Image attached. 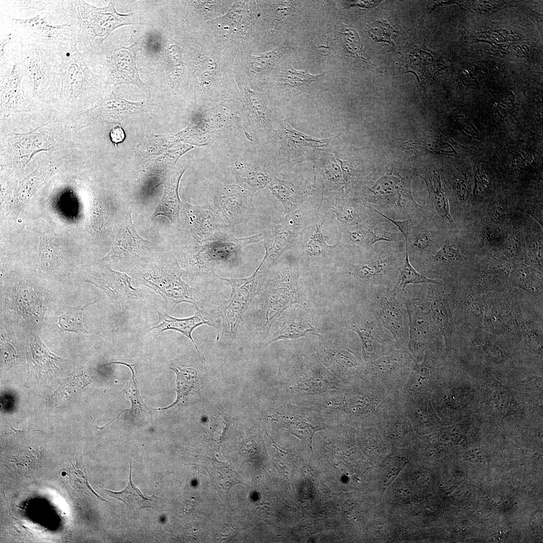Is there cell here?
<instances>
[{"mask_svg": "<svg viewBox=\"0 0 543 543\" xmlns=\"http://www.w3.org/2000/svg\"><path fill=\"white\" fill-rule=\"evenodd\" d=\"M63 4L75 17L77 25L76 43L84 56L98 52L116 29L137 23L134 13L119 14L112 1L102 8L94 7L82 0L63 1Z\"/></svg>", "mask_w": 543, "mask_h": 543, "instance_id": "obj_1", "label": "cell"}, {"mask_svg": "<svg viewBox=\"0 0 543 543\" xmlns=\"http://www.w3.org/2000/svg\"><path fill=\"white\" fill-rule=\"evenodd\" d=\"M57 50L60 57L58 75L61 80L60 97L63 105L79 106L106 85L101 76L89 68L76 40L60 45Z\"/></svg>", "mask_w": 543, "mask_h": 543, "instance_id": "obj_2", "label": "cell"}, {"mask_svg": "<svg viewBox=\"0 0 543 543\" xmlns=\"http://www.w3.org/2000/svg\"><path fill=\"white\" fill-rule=\"evenodd\" d=\"M183 275L176 258L169 255L148 263L137 274L136 279L139 284L159 295L169 308L186 302L194 305L198 309L195 290L182 280Z\"/></svg>", "mask_w": 543, "mask_h": 543, "instance_id": "obj_3", "label": "cell"}, {"mask_svg": "<svg viewBox=\"0 0 543 543\" xmlns=\"http://www.w3.org/2000/svg\"><path fill=\"white\" fill-rule=\"evenodd\" d=\"M17 50L25 70V83L28 91L31 89L33 96L42 101L56 93L60 61L57 49L26 45L19 40Z\"/></svg>", "mask_w": 543, "mask_h": 543, "instance_id": "obj_4", "label": "cell"}, {"mask_svg": "<svg viewBox=\"0 0 543 543\" xmlns=\"http://www.w3.org/2000/svg\"><path fill=\"white\" fill-rule=\"evenodd\" d=\"M0 15L1 22L8 26L19 40L26 45L57 50L60 45L76 39L77 25L72 13L68 14V22L61 25L50 24L40 16L16 19Z\"/></svg>", "mask_w": 543, "mask_h": 543, "instance_id": "obj_5", "label": "cell"}, {"mask_svg": "<svg viewBox=\"0 0 543 543\" xmlns=\"http://www.w3.org/2000/svg\"><path fill=\"white\" fill-rule=\"evenodd\" d=\"M140 49L137 43L119 48H103L97 53L84 56L97 63L99 75L106 85L125 83L143 88L136 64V55Z\"/></svg>", "mask_w": 543, "mask_h": 543, "instance_id": "obj_6", "label": "cell"}, {"mask_svg": "<svg viewBox=\"0 0 543 543\" xmlns=\"http://www.w3.org/2000/svg\"><path fill=\"white\" fill-rule=\"evenodd\" d=\"M85 281L104 292L110 301L111 313L118 316L144 304L147 299L140 289L132 287L131 277L109 266L104 267L101 278L89 275Z\"/></svg>", "mask_w": 543, "mask_h": 543, "instance_id": "obj_7", "label": "cell"}, {"mask_svg": "<svg viewBox=\"0 0 543 543\" xmlns=\"http://www.w3.org/2000/svg\"><path fill=\"white\" fill-rule=\"evenodd\" d=\"M260 233L244 238H236L225 232L211 240L198 245L196 264L200 268L213 273L216 263L236 261L241 249L248 244L259 242Z\"/></svg>", "mask_w": 543, "mask_h": 543, "instance_id": "obj_8", "label": "cell"}, {"mask_svg": "<svg viewBox=\"0 0 543 543\" xmlns=\"http://www.w3.org/2000/svg\"><path fill=\"white\" fill-rule=\"evenodd\" d=\"M253 195L237 184H219L213 198L214 209L226 224L234 226L249 218Z\"/></svg>", "mask_w": 543, "mask_h": 543, "instance_id": "obj_9", "label": "cell"}, {"mask_svg": "<svg viewBox=\"0 0 543 543\" xmlns=\"http://www.w3.org/2000/svg\"><path fill=\"white\" fill-rule=\"evenodd\" d=\"M265 270L259 265L254 273L246 278L224 279L219 277L229 283L232 288L228 304L222 315L229 335L233 336L236 334L242 315L256 292L259 280Z\"/></svg>", "mask_w": 543, "mask_h": 543, "instance_id": "obj_10", "label": "cell"}, {"mask_svg": "<svg viewBox=\"0 0 543 543\" xmlns=\"http://www.w3.org/2000/svg\"><path fill=\"white\" fill-rule=\"evenodd\" d=\"M1 14L16 19L31 18L40 16L53 25H61L68 21L63 1H1Z\"/></svg>", "mask_w": 543, "mask_h": 543, "instance_id": "obj_11", "label": "cell"}, {"mask_svg": "<svg viewBox=\"0 0 543 543\" xmlns=\"http://www.w3.org/2000/svg\"><path fill=\"white\" fill-rule=\"evenodd\" d=\"M7 301L9 307L20 315L33 328H42L47 309L46 302L35 288L18 283L8 294Z\"/></svg>", "mask_w": 543, "mask_h": 543, "instance_id": "obj_12", "label": "cell"}, {"mask_svg": "<svg viewBox=\"0 0 543 543\" xmlns=\"http://www.w3.org/2000/svg\"><path fill=\"white\" fill-rule=\"evenodd\" d=\"M287 407L281 416L283 425L312 450L314 435L327 429L328 424L320 414L308 406L290 404Z\"/></svg>", "mask_w": 543, "mask_h": 543, "instance_id": "obj_13", "label": "cell"}, {"mask_svg": "<svg viewBox=\"0 0 543 543\" xmlns=\"http://www.w3.org/2000/svg\"><path fill=\"white\" fill-rule=\"evenodd\" d=\"M192 235L198 245L211 240L230 227L217 211L209 205L194 206L183 203V207Z\"/></svg>", "mask_w": 543, "mask_h": 543, "instance_id": "obj_14", "label": "cell"}, {"mask_svg": "<svg viewBox=\"0 0 543 543\" xmlns=\"http://www.w3.org/2000/svg\"><path fill=\"white\" fill-rule=\"evenodd\" d=\"M302 232L284 217L260 233V238H262L265 250L262 259L265 265L269 267L286 250L293 248Z\"/></svg>", "mask_w": 543, "mask_h": 543, "instance_id": "obj_15", "label": "cell"}, {"mask_svg": "<svg viewBox=\"0 0 543 543\" xmlns=\"http://www.w3.org/2000/svg\"><path fill=\"white\" fill-rule=\"evenodd\" d=\"M149 242L143 239L136 231L132 222L131 213L125 212V216L118 231L111 251L100 261L129 260L140 258L145 253Z\"/></svg>", "mask_w": 543, "mask_h": 543, "instance_id": "obj_16", "label": "cell"}, {"mask_svg": "<svg viewBox=\"0 0 543 543\" xmlns=\"http://www.w3.org/2000/svg\"><path fill=\"white\" fill-rule=\"evenodd\" d=\"M333 138L320 139L313 137L293 128L288 123L283 122L276 131L275 141L284 153L290 157L303 152L313 155V159L320 152L328 148L334 141ZM312 159V160H313Z\"/></svg>", "mask_w": 543, "mask_h": 543, "instance_id": "obj_17", "label": "cell"}, {"mask_svg": "<svg viewBox=\"0 0 543 543\" xmlns=\"http://www.w3.org/2000/svg\"><path fill=\"white\" fill-rule=\"evenodd\" d=\"M155 309L158 315V319L156 322L151 324L148 331L153 334L160 333L169 330H174L181 333L192 341L197 349L199 358L201 359H204L192 338V333L193 330L198 326L202 324L211 325L210 323L205 320L198 311L193 316L187 318L178 319L170 316L164 311H160L156 308Z\"/></svg>", "mask_w": 543, "mask_h": 543, "instance_id": "obj_18", "label": "cell"}, {"mask_svg": "<svg viewBox=\"0 0 543 543\" xmlns=\"http://www.w3.org/2000/svg\"><path fill=\"white\" fill-rule=\"evenodd\" d=\"M236 184L254 195L267 188L276 176L272 167L262 164H244L237 162L233 168Z\"/></svg>", "mask_w": 543, "mask_h": 543, "instance_id": "obj_19", "label": "cell"}, {"mask_svg": "<svg viewBox=\"0 0 543 543\" xmlns=\"http://www.w3.org/2000/svg\"><path fill=\"white\" fill-rule=\"evenodd\" d=\"M312 161L315 182L321 184L323 192L335 191L345 185L341 168L333 154L321 151Z\"/></svg>", "mask_w": 543, "mask_h": 543, "instance_id": "obj_20", "label": "cell"}, {"mask_svg": "<svg viewBox=\"0 0 543 543\" xmlns=\"http://www.w3.org/2000/svg\"><path fill=\"white\" fill-rule=\"evenodd\" d=\"M267 188L283 205L285 215L291 213L307 196L310 195L311 191L309 186L282 180L276 176Z\"/></svg>", "mask_w": 543, "mask_h": 543, "instance_id": "obj_21", "label": "cell"}, {"mask_svg": "<svg viewBox=\"0 0 543 543\" xmlns=\"http://www.w3.org/2000/svg\"><path fill=\"white\" fill-rule=\"evenodd\" d=\"M132 466L130 470L128 485L122 491L114 492L103 489L106 494L112 498L122 501L126 506L129 512L135 517H139V511L145 508L156 509L159 508L161 498L152 495L145 496L133 484L131 478Z\"/></svg>", "mask_w": 543, "mask_h": 543, "instance_id": "obj_22", "label": "cell"}, {"mask_svg": "<svg viewBox=\"0 0 543 543\" xmlns=\"http://www.w3.org/2000/svg\"><path fill=\"white\" fill-rule=\"evenodd\" d=\"M185 170V169L178 170L165 184L164 195L151 217V221H153L158 216L166 217L173 224L179 221L183 203L179 197L178 189L180 178Z\"/></svg>", "mask_w": 543, "mask_h": 543, "instance_id": "obj_23", "label": "cell"}, {"mask_svg": "<svg viewBox=\"0 0 543 543\" xmlns=\"http://www.w3.org/2000/svg\"><path fill=\"white\" fill-rule=\"evenodd\" d=\"M29 347L31 366L38 372L46 373L57 370L60 364L66 360L51 353L37 335L29 337Z\"/></svg>", "mask_w": 543, "mask_h": 543, "instance_id": "obj_24", "label": "cell"}, {"mask_svg": "<svg viewBox=\"0 0 543 543\" xmlns=\"http://www.w3.org/2000/svg\"><path fill=\"white\" fill-rule=\"evenodd\" d=\"M386 299L382 304L381 318L385 326L396 339H402L408 335L404 315L395 297Z\"/></svg>", "mask_w": 543, "mask_h": 543, "instance_id": "obj_25", "label": "cell"}, {"mask_svg": "<svg viewBox=\"0 0 543 543\" xmlns=\"http://www.w3.org/2000/svg\"><path fill=\"white\" fill-rule=\"evenodd\" d=\"M242 92L253 121L275 141L276 131L274 129L270 117L260 98L246 86L242 87Z\"/></svg>", "mask_w": 543, "mask_h": 543, "instance_id": "obj_26", "label": "cell"}, {"mask_svg": "<svg viewBox=\"0 0 543 543\" xmlns=\"http://www.w3.org/2000/svg\"><path fill=\"white\" fill-rule=\"evenodd\" d=\"M96 301L82 305L63 308L57 318V326L63 332L76 334H88L84 327L83 313L86 309Z\"/></svg>", "mask_w": 543, "mask_h": 543, "instance_id": "obj_27", "label": "cell"}, {"mask_svg": "<svg viewBox=\"0 0 543 543\" xmlns=\"http://www.w3.org/2000/svg\"><path fill=\"white\" fill-rule=\"evenodd\" d=\"M176 376V398L170 405L158 410H165L177 405L192 394L197 382L198 373L197 371L191 367H183L177 364H173L170 367Z\"/></svg>", "mask_w": 543, "mask_h": 543, "instance_id": "obj_28", "label": "cell"}, {"mask_svg": "<svg viewBox=\"0 0 543 543\" xmlns=\"http://www.w3.org/2000/svg\"><path fill=\"white\" fill-rule=\"evenodd\" d=\"M406 257L404 262L403 266L398 268L400 272L399 279L391 291L392 295L394 297L399 293L404 291L406 287L411 284L439 283L437 280L429 279L419 273L413 267L410 263L408 257L407 239H406Z\"/></svg>", "mask_w": 543, "mask_h": 543, "instance_id": "obj_29", "label": "cell"}, {"mask_svg": "<svg viewBox=\"0 0 543 543\" xmlns=\"http://www.w3.org/2000/svg\"><path fill=\"white\" fill-rule=\"evenodd\" d=\"M407 307L410 341L415 344H420L429 334V323L419 307L411 304Z\"/></svg>", "mask_w": 543, "mask_h": 543, "instance_id": "obj_30", "label": "cell"}, {"mask_svg": "<svg viewBox=\"0 0 543 543\" xmlns=\"http://www.w3.org/2000/svg\"><path fill=\"white\" fill-rule=\"evenodd\" d=\"M431 310L435 321L443 335L446 343L449 345L452 332V319L448 306L443 301L435 299L430 304Z\"/></svg>", "mask_w": 543, "mask_h": 543, "instance_id": "obj_31", "label": "cell"}, {"mask_svg": "<svg viewBox=\"0 0 543 543\" xmlns=\"http://www.w3.org/2000/svg\"><path fill=\"white\" fill-rule=\"evenodd\" d=\"M428 191L429 198L439 216L452 223L447 198L441 187L439 177L435 174L430 175Z\"/></svg>", "mask_w": 543, "mask_h": 543, "instance_id": "obj_32", "label": "cell"}, {"mask_svg": "<svg viewBox=\"0 0 543 543\" xmlns=\"http://www.w3.org/2000/svg\"><path fill=\"white\" fill-rule=\"evenodd\" d=\"M115 364L124 365L127 366L131 370L132 374V382H131L126 389H124V392L126 396L131 402V408L130 409L124 410L122 412L128 411L133 416H136L141 413H147L148 408L141 398L138 389L136 377V370L135 365L119 361L110 363L108 365Z\"/></svg>", "mask_w": 543, "mask_h": 543, "instance_id": "obj_33", "label": "cell"}, {"mask_svg": "<svg viewBox=\"0 0 543 543\" xmlns=\"http://www.w3.org/2000/svg\"><path fill=\"white\" fill-rule=\"evenodd\" d=\"M209 471L215 478L217 484L225 491H228L234 484L240 483L237 478V474L229 466L225 463L213 460L206 461Z\"/></svg>", "mask_w": 543, "mask_h": 543, "instance_id": "obj_34", "label": "cell"}, {"mask_svg": "<svg viewBox=\"0 0 543 543\" xmlns=\"http://www.w3.org/2000/svg\"><path fill=\"white\" fill-rule=\"evenodd\" d=\"M39 255L42 267L49 272L54 271L60 263V256L57 250L47 236L40 237Z\"/></svg>", "mask_w": 543, "mask_h": 543, "instance_id": "obj_35", "label": "cell"}, {"mask_svg": "<svg viewBox=\"0 0 543 543\" xmlns=\"http://www.w3.org/2000/svg\"><path fill=\"white\" fill-rule=\"evenodd\" d=\"M323 74L314 75L307 71L298 70L291 67L287 70L283 78V83L288 88H293L302 90L303 88L312 82L321 77Z\"/></svg>", "mask_w": 543, "mask_h": 543, "instance_id": "obj_36", "label": "cell"}, {"mask_svg": "<svg viewBox=\"0 0 543 543\" xmlns=\"http://www.w3.org/2000/svg\"><path fill=\"white\" fill-rule=\"evenodd\" d=\"M349 240L354 243L372 245L378 241L392 240L382 234L377 233L369 227L359 226L348 234Z\"/></svg>", "mask_w": 543, "mask_h": 543, "instance_id": "obj_37", "label": "cell"}, {"mask_svg": "<svg viewBox=\"0 0 543 543\" xmlns=\"http://www.w3.org/2000/svg\"><path fill=\"white\" fill-rule=\"evenodd\" d=\"M286 44H282L273 51L262 54L253 58V68L257 72H269L285 52Z\"/></svg>", "mask_w": 543, "mask_h": 543, "instance_id": "obj_38", "label": "cell"}, {"mask_svg": "<svg viewBox=\"0 0 543 543\" xmlns=\"http://www.w3.org/2000/svg\"><path fill=\"white\" fill-rule=\"evenodd\" d=\"M440 142L433 141H410L403 143L402 147L413 153L416 155H420L427 153H444L447 152L444 149L443 144Z\"/></svg>", "mask_w": 543, "mask_h": 543, "instance_id": "obj_39", "label": "cell"}, {"mask_svg": "<svg viewBox=\"0 0 543 543\" xmlns=\"http://www.w3.org/2000/svg\"><path fill=\"white\" fill-rule=\"evenodd\" d=\"M321 228V224H317L316 226L315 232L305 244V251L310 256L320 255L323 252L331 249L335 246L329 245L327 243Z\"/></svg>", "mask_w": 543, "mask_h": 543, "instance_id": "obj_40", "label": "cell"}, {"mask_svg": "<svg viewBox=\"0 0 543 543\" xmlns=\"http://www.w3.org/2000/svg\"><path fill=\"white\" fill-rule=\"evenodd\" d=\"M368 30L369 35L373 41L393 44L391 38L395 31L386 21H375L368 26Z\"/></svg>", "mask_w": 543, "mask_h": 543, "instance_id": "obj_41", "label": "cell"}, {"mask_svg": "<svg viewBox=\"0 0 543 543\" xmlns=\"http://www.w3.org/2000/svg\"><path fill=\"white\" fill-rule=\"evenodd\" d=\"M332 196V208L337 220L345 222L353 219L356 213L347 201L340 195H335L334 193Z\"/></svg>", "mask_w": 543, "mask_h": 543, "instance_id": "obj_42", "label": "cell"}, {"mask_svg": "<svg viewBox=\"0 0 543 543\" xmlns=\"http://www.w3.org/2000/svg\"><path fill=\"white\" fill-rule=\"evenodd\" d=\"M385 266L384 259H371L356 265L354 274L362 279H370L380 274Z\"/></svg>", "mask_w": 543, "mask_h": 543, "instance_id": "obj_43", "label": "cell"}, {"mask_svg": "<svg viewBox=\"0 0 543 543\" xmlns=\"http://www.w3.org/2000/svg\"><path fill=\"white\" fill-rule=\"evenodd\" d=\"M437 260L444 262H451L461 261L464 260V256L459 249L452 247L448 240H446L444 244L436 252L434 256Z\"/></svg>", "mask_w": 543, "mask_h": 543, "instance_id": "obj_44", "label": "cell"}, {"mask_svg": "<svg viewBox=\"0 0 543 543\" xmlns=\"http://www.w3.org/2000/svg\"><path fill=\"white\" fill-rule=\"evenodd\" d=\"M1 354L6 364H11L17 356L16 349L10 340L1 333Z\"/></svg>", "mask_w": 543, "mask_h": 543, "instance_id": "obj_45", "label": "cell"}, {"mask_svg": "<svg viewBox=\"0 0 543 543\" xmlns=\"http://www.w3.org/2000/svg\"><path fill=\"white\" fill-rule=\"evenodd\" d=\"M200 62L199 66V75L205 82H209L213 78L215 71L214 61L212 58L208 57Z\"/></svg>", "mask_w": 543, "mask_h": 543, "instance_id": "obj_46", "label": "cell"}, {"mask_svg": "<svg viewBox=\"0 0 543 543\" xmlns=\"http://www.w3.org/2000/svg\"><path fill=\"white\" fill-rule=\"evenodd\" d=\"M374 210L376 212L380 214L381 215L390 220L391 222L394 224L399 229L403 235L405 237V239H407L408 236L411 231L413 224L410 220H406L403 221H399L391 219L384 214H382L380 212L373 208Z\"/></svg>", "mask_w": 543, "mask_h": 543, "instance_id": "obj_47", "label": "cell"}, {"mask_svg": "<svg viewBox=\"0 0 543 543\" xmlns=\"http://www.w3.org/2000/svg\"><path fill=\"white\" fill-rule=\"evenodd\" d=\"M354 330L360 337L363 344V348L365 351H371L373 348V343L375 341L372 335L368 332L360 330L357 328H354Z\"/></svg>", "mask_w": 543, "mask_h": 543, "instance_id": "obj_48", "label": "cell"}, {"mask_svg": "<svg viewBox=\"0 0 543 543\" xmlns=\"http://www.w3.org/2000/svg\"><path fill=\"white\" fill-rule=\"evenodd\" d=\"M413 244L421 249L428 248L431 243L430 236L426 233H420L414 236L412 240Z\"/></svg>", "mask_w": 543, "mask_h": 543, "instance_id": "obj_49", "label": "cell"}, {"mask_svg": "<svg viewBox=\"0 0 543 543\" xmlns=\"http://www.w3.org/2000/svg\"><path fill=\"white\" fill-rule=\"evenodd\" d=\"M110 135L112 141L116 145L123 141L125 137L123 130L119 126L114 127L111 130Z\"/></svg>", "mask_w": 543, "mask_h": 543, "instance_id": "obj_50", "label": "cell"}, {"mask_svg": "<svg viewBox=\"0 0 543 543\" xmlns=\"http://www.w3.org/2000/svg\"><path fill=\"white\" fill-rule=\"evenodd\" d=\"M490 217L493 222L495 223H501L505 219V211L501 207H495L491 210Z\"/></svg>", "mask_w": 543, "mask_h": 543, "instance_id": "obj_51", "label": "cell"}, {"mask_svg": "<svg viewBox=\"0 0 543 543\" xmlns=\"http://www.w3.org/2000/svg\"><path fill=\"white\" fill-rule=\"evenodd\" d=\"M485 350L492 357H497L499 358L503 357V353L501 350L493 344H489L486 345Z\"/></svg>", "mask_w": 543, "mask_h": 543, "instance_id": "obj_52", "label": "cell"}]
</instances>
